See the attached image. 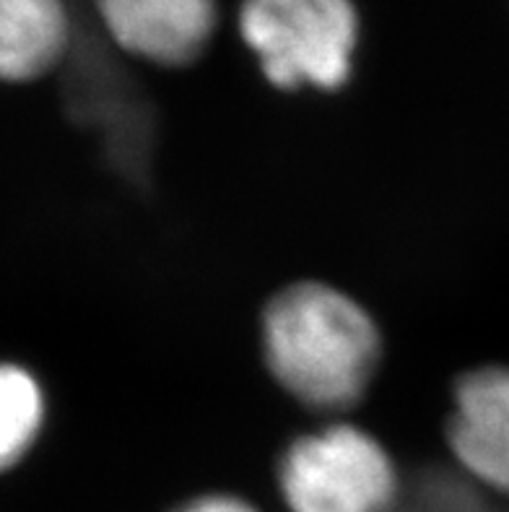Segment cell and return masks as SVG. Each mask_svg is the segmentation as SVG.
I'll return each mask as SVG.
<instances>
[{"label": "cell", "mask_w": 509, "mask_h": 512, "mask_svg": "<svg viewBox=\"0 0 509 512\" xmlns=\"http://www.w3.org/2000/svg\"><path fill=\"white\" fill-rule=\"evenodd\" d=\"M50 401L32 367L0 359V474H8L39 448Z\"/></svg>", "instance_id": "cell-7"}, {"label": "cell", "mask_w": 509, "mask_h": 512, "mask_svg": "<svg viewBox=\"0 0 509 512\" xmlns=\"http://www.w3.org/2000/svg\"><path fill=\"white\" fill-rule=\"evenodd\" d=\"M260 359L281 396L310 422L351 419L380 383L387 338L359 297L325 279H297L265 299Z\"/></svg>", "instance_id": "cell-1"}, {"label": "cell", "mask_w": 509, "mask_h": 512, "mask_svg": "<svg viewBox=\"0 0 509 512\" xmlns=\"http://www.w3.org/2000/svg\"><path fill=\"white\" fill-rule=\"evenodd\" d=\"M164 512H265L260 502L237 489H208L190 494L185 500L172 502Z\"/></svg>", "instance_id": "cell-8"}, {"label": "cell", "mask_w": 509, "mask_h": 512, "mask_svg": "<svg viewBox=\"0 0 509 512\" xmlns=\"http://www.w3.org/2000/svg\"><path fill=\"white\" fill-rule=\"evenodd\" d=\"M273 494L286 512H395L403 471L364 422H312L278 455Z\"/></svg>", "instance_id": "cell-3"}, {"label": "cell", "mask_w": 509, "mask_h": 512, "mask_svg": "<svg viewBox=\"0 0 509 512\" xmlns=\"http://www.w3.org/2000/svg\"><path fill=\"white\" fill-rule=\"evenodd\" d=\"M73 47L68 0H0V84L50 76Z\"/></svg>", "instance_id": "cell-6"}, {"label": "cell", "mask_w": 509, "mask_h": 512, "mask_svg": "<svg viewBox=\"0 0 509 512\" xmlns=\"http://www.w3.org/2000/svg\"><path fill=\"white\" fill-rule=\"evenodd\" d=\"M234 26L276 94L333 97L354 81L364 34L354 0H239Z\"/></svg>", "instance_id": "cell-2"}, {"label": "cell", "mask_w": 509, "mask_h": 512, "mask_svg": "<svg viewBox=\"0 0 509 512\" xmlns=\"http://www.w3.org/2000/svg\"><path fill=\"white\" fill-rule=\"evenodd\" d=\"M442 448L473 487L509 500V364L460 372L450 390Z\"/></svg>", "instance_id": "cell-4"}, {"label": "cell", "mask_w": 509, "mask_h": 512, "mask_svg": "<svg viewBox=\"0 0 509 512\" xmlns=\"http://www.w3.org/2000/svg\"><path fill=\"white\" fill-rule=\"evenodd\" d=\"M117 52L159 71L200 63L219 34V0H94Z\"/></svg>", "instance_id": "cell-5"}]
</instances>
